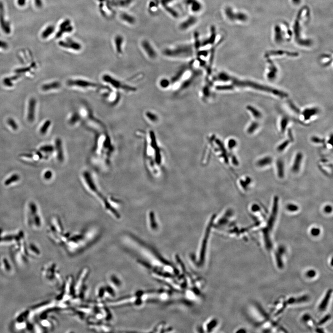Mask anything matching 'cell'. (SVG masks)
<instances>
[{
  "label": "cell",
  "mask_w": 333,
  "mask_h": 333,
  "mask_svg": "<svg viewBox=\"0 0 333 333\" xmlns=\"http://www.w3.org/2000/svg\"><path fill=\"white\" fill-rule=\"evenodd\" d=\"M251 210L254 212H257L261 210L260 207L257 204H253L251 207Z\"/></svg>",
  "instance_id": "obj_32"
},
{
  "label": "cell",
  "mask_w": 333,
  "mask_h": 333,
  "mask_svg": "<svg viewBox=\"0 0 333 333\" xmlns=\"http://www.w3.org/2000/svg\"><path fill=\"white\" fill-rule=\"evenodd\" d=\"M66 84L69 88L82 90H104L107 87V86H103V85L99 84L93 81L80 77H74L68 79L66 82Z\"/></svg>",
  "instance_id": "obj_3"
},
{
  "label": "cell",
  "mask_w": 333,
  "mask_h": 333,
  "mask_svg": "<svg viewBox=\"0 0 333 333\" xmlns=\"http://www.w3.org/2000/svg\"><path fill=\"white\" fill-rule=\"evenodd\" d=\"M247 110H249V112H251L253 116L255 118H260L261 117L262 115L261 113L259 112L257 109L254 108V107L251 106H247Z\"/></svg>",
  "instance_id": "obj_17"
},
{
  "label": "cell",
  "mask_w": 333,
  "mask_h": 333,
  "mask_svg": "<svg viewBox=\"0 0 333 333\" xmlns=\"http://www.w3.org/2000/svg\"><path fill=\"white\" fill-rule=\"evenodd\" d=\"M277 168L278 174L280 178H283L284 177V163L282 160H279L276 163Z\"/></svg>",
  "instance_id": "obj_13"
},
{
  "label": "cell",
  "mask_w": 333,
  "mask_h": 333,
  "mask_svg": "<svg viewBox=\"0 0 333 333\" xmlns=\"http://www.w3.org/2000/svg\"><path fill=\"white\" fill-rule=\"evenodd\" d=\"M44 178L46 180H50L52 177V173L51 171L49 170L46 172L44 175Z\"/></svg>",
  "instance_id": "obj_33"
},
{
  "label": "cell",
  "mask_w": 333,
  "mask_h": 333,
  "mask_svg": "<svg viewBox=\"0 0 333 333\" xmlns=\"http://www.w3.org/2000/svg\"><path fill=\"white\" fill-rule=\"evenodd\" d=\"M101 80L107 86L111 87V89L119 92H122L130 94L135 92L137 90L134 86L127 84L108 73L103 74L101 76Z\"/></svg>",
  "instance_id": "obj_2"
},
{
  "label": "cell",
  "mask_w": 333,
  "mask_h": 333,
  "mask_svg": "<svg viewBox=\"0 0 333 333\" xmlns=\"http://www.w3.org/2000/svg\"><path fill=\"white\" fill-rule=\"evenodd\" d=\"M171 84V82L168 79L163 78L162 79L160 82V86L162 88L165 89L168 88Z\"/></svg>",
  "instance_id": "obj_23"
},
{
  "label": "cell",
  "mask_w": 333,
  "mask_h": 333,
  "mask_svg": "<svg viewBox=\"0 0 333 333\" xmlns=\"http://www.w3.org/2000/svg\"><path fill=\"white\" fill-rule=\"evenodd\" d=\"M40 150L45 153H52L54 150V147L51 145H45L40 147Z\"/></svg>",
  "instance_id": "obj_20"
},
{
  "label": "cell",
  "mask_w": 333,
  "mask_h": 333,
  "mask_svg": "<svg viewBox=\"0 0 333 333\" xmlns=\"http://www.w3.org/2000/svg\"><path fill=\"white\" fill-rule=\"evenodd\" d=\"M321 230L318 227H312L310 230V234L313 237H317L320 235Z\"/></svg>",
  "instance_id": "obj_22"
},
{
  "label": "cell",
  "mask_w": 333,
  "mask_h": 333,
  "mask_svg": "<svg viewBox=\"0 0 333 333\" xmlns=\"http://www.w3.org/2000/svg\"><path fill=\"white\" fill-rule=\"evenodd\" d=\"M8 124L14 130H16L18 128V126L17 124L15 121V120L13 119L12 118L11 119L10 118V119H8Z\"/></svg>",
  "instance_id": "obj_24"
},
{
  "label": "cell",
  "mask_w": 333,
  "mask_h": 333,
  "mask_svg": "<svg viewBox=\"0 0 333 333\" xmlns=\"http://www.w3.org/2000/svg\"><path fill=\"white\" fill-rule=\"evenodd\" d=\"M286 209L288 211L291 212H295L299 210V207L294 204H288L286 207Z\"/></svg>",
  "instance_id": "obj_21"
},
{
  "label": "cell",
  "mask_w": 333,
  "mask_h": 333,
  "mask_svg": "<svg viewBox=\"0 0 333 333\" xmlns=\"http://www.w3.org/2000/svg\"><path fill=\"white\" fill-rule=\"evenodd\" d=\"M62 84L59 81H54L52 82L44 84L42 87V89L44 91L58 89L61 87Z\"/></svg>",
  "instance_id": "obj_10"
},
{
  "label": "cell",
  "mask_w": 333,
  "mask_h": 333,
  "mask_svg": "<svg viewBox=\"0 0 333 333\" xmlns=\"http://www.w3.org/2000/svg\"><path fill=\"white\" fill-rule=\"evenodd\" d=\"M331 294H332V290H329L327 292L326 294H325L324 297L321 299V301L318 306V310L319 311L322 312L325 311L326 310L329 304Z\"/></svg>",
  "instance_id": "obj_6"
},
{
  "label": "cell",
  "mask_w": 333,
  "mask_h": 333,
  "mask_svg": "<svg viewBox=\"0 0 333 333\" xmlns=\"http://www.w3.org/2000/svg\"><path fill=\"white\" fill-rule=\"evenodd\" d=\"M34 221H35V224H36L37 225V226H40V217H39L38 216V215H37V214L35 215V216H34Z\"/></svg>",
  "instance_id": "obj_34"
},
{
  "label": "cell",
  "mask_w": 333,
  "mask_h": 333,
  "mask_svg": "<svg viewBox=\"0 0 333 333\" xmlns=\"http://www.w3.org/2000/svg\"><path fill=\"white\" fill-rule=\"evenodd\" d=\"M20 180V176L17 174H13L9 178L6 180L5 182V185L6 186H8L13 182H16Z\"/></svg>",
  "instance_id": "obj_18"
},
{
  "label": "cell",
  "mask_w": 333,
  "mask_h": 333,
  "mask_svg": "<svg viewBox=\"0 0 333 333\" xmlns=\"http://www.w3.org/2000/svg\"><path fill=\"white\" fill-rule=\"evenodd\" d=\"M145 116H146V118L149 120H150V122L156 123V122L158 121V118L157 116L155 113L150 112V111H148L147 112L145 113Z\"/></svg>",
  "instance_id": "obj_16"
},
{
  "label": "cell",
  "mask_w": 333,
  "mask_h": 333,
  "mask_svg": "<svg viewBox=\"0 0 333 333\" xmlns=\"http://www.w3.org/2000/svg\"><path fill=\"white\" fill-rule=\"evenodd\" d=\"M285 247L283 246L279 247L277 251H276V253L275 254V262L277 266L280 269H282L284 267L283 259L284 255L286 253V250Z\"/></svg>",
  "instance_id": "obj_4"
},
{
  "label": "cell",
  "mask_w": 333,
  "mask_h": 333,
  "mask_svg": "<svg viewBox=\"0 0 333 333\" xmlns=\"http://www.w3.org/2000/svg\"><path fill=\"white\" fill-rule=\"evenodd\" d=\"M36 106V99L34 98H32L29 101V107H28L27 118L29 122H33L35 120Z\"/></svg>",
  "instance_id": "obj_5"
},
{
  "label": "cell",
  "mask_w": 333,
  "mask_h": 333,
  "mask_svg": "<svg viewBox=\"0 0 333 333\" xmlns=\"http://www.w3.org/2000/svg\"><path fill=\"white\" fill-rule=\"evenodd\" d=\"M269 64H270V70L269 73H268L267 77L269 80H274L275 78L276 73L278 72L277 69L270 60L269 62Z\"/></svg>",
  "instance_id": "obj_12"
},
{
  "label": "cell",
  "mask_w": 333,
  "mask_h": 333,
  "mask_svg": "<svg viewBox=\"0 0 333 333\" xmlns=\"http://www.w3.org/2000/svg\"><path fill=\"white\" fill-rule=\"evenodd\" d=\"M237 141L234 139H231L228 141V145L230 149H232L237 146Z\"/></svg>",
  "instance_id": "obj_29"
},
{
  "label": "cell",
  "mask_w": 333,
  "mask_h": 333,
  "mask_svg": "<svg viewBox=\"0 0 333 333\" xmlns=\"http://www.w3.org/2000/svg\"><path fill=\"white\" fill-rule=\"evenodd\" d=\"M318 113V109L316 108H309L304 110V118L305 119L308 120L311 117L317 114Z\"/></svg>",
  "instance_id": "obj_14"
},
{
  "label": "cell",
  "mask_w": 333,
  "mask_h": 333,
  "mask_svg": "<svg viewBox=\"0 0 333 333\" xmlns=\"http://www.w3.org/2000/svg\"><path fill=\"white\" fill-rule=\"evenodd\" d=\"M289 143V141H288L287 140L284 142L282 144H281L279 147H278V150L279 151H283L288 146Z\"/></svg>",
  "instance_id": "obj_28"
},
{
  "label": "cell",
  "mask_w": 333,
  "mask_h": 333,
  "mask_svg": "<svg viewBox=\"0 0 333 333\" xmlns=\"http://www.w3.org/2000/svg\"><path fill=\"white\" fill-rule=\"evenodd\" d=\"M316 274H317V273H316V271H314V270H309L305 273V276H306V277L309 278V279H312V278H314V277L316 276Z\"/></svg>",
  "instance_id": "obj_26"
},
{
  "label": "cell",
  "mask_w": 333,
  "mask_h": 333,
  "mask_svg": "<svg viewBox=\"0 0 333 333\" xmlns=\"http://www.w3.org/2000/svg\"><path fill=\"white\" fill-rule=\"evenodd\" d=\"M82 119L81 113L74 112L69 115L68 122L70 126H74L78 125L82 121Z\"/></svg>",
  "instance_id": "obj_7"
},
{
  "label": "cell",
  "mask_w": 333,
  "mask_h": 333,
  "mask_svg": "<svg viewBox=\"0 0 333 333\" xmlns=\"http://www.w3.org/2000/svg\"><path fill=\"white\" fill-rule=\"evenodd\" d=\"M51 124H52V122L49 120H47L46 121H45L41 127L40 128V130H39L40 134L41 135H43L47 133V131H48L49 128L51 126Z\"/></svg>",
  "instance_id": "obj_15"
},
{
  "label": "cell",
  "mask_w": 333,
  "mask_h": 333,
  "mask_svg": "<svg viewBox=\"0 0 333 333\" xmlns=\"http://www.w3.org/2000/svg\"><path fill=\"white\" fill-rule=\"evenodd\" d=\"M54 31V27L52 26H49L47 27L42 32V37L44 39L47 38L48 36H50L52 33Z\"/></svg>",
  "instance_id": "obj_19"
},
{
  "label": "cell",
  "mask_w": 333,
  "mask_h": 333,
  "mask_svg": "<svg viewBox=\"0 0 333 333\" xmlns=\"http://www.w3.org/2000/svg\"><path fill=\"white\" fill-rule=\"evenodd\" d=\"M8 47V45L7 44L4 42H2V41L0 40V48H2V49H7Z\"/></svg>",
  "instance_id": "obj_35"
},
{
  "label": "cell",
  "mask_w": 333,
  "mask_h": 333,
  "mask_svg": "<svg viewBox=\"0 0 333 333\" xmlns=\"http://www.w3.org/2000/svg\"><path fill=\"white\" fill-rule=\"evenodd\" d=\"M55 149L57 151L58 160L60 162H62L64 159V154L62 141L60 138H57L55 140Z\"/></svg>",
  "instance_id": "obj_9"
},
{
  "label": "cell",
  "mask_w": 333,
  "mask_h": 333,
  "mask_svg": "<svg viewBox=\"0 0 333 333\" xmlns=\"http://www.w3.org/2000/svg\"><path fill=\"white\" fill-rule=\"evenodd\" d=\"M288 119L286 118H283L282 120L281 123V130H282V132H284L285 130V128H286V126L288 125Z\"/></svg>",
  "instance_id": "obj_27"
},
{
  "label": "cell",
  "mask_w": 333,
  "mask_h": 333,
  "mask_svg": "<svg viewBox=\"0 0 333 333\" xmlns=\"http://www.w3.org/2000/svg\"><path fill=\"white\" fill-rule=\"evenodd\" d=\"M273 162V159L270 156H265L261 159H259L256 163V164L259 167L262 168L271 164Z\"/></svg>",
  "instance_id": "obj_11"
},
{
  "label": "cell",
  "mask_w": 333,
  "mask_h": 333,
  "mask_svg": "<svg viewBox=\"0 0 333 333\" xmlns=\"http://www.w3.org/2000/svg\"><path fill=\"white\" fill-rule=\"evenodd\" d=\"M303 158V154L300 152L296 155L291 167V170L294 173H297L300 170Z\"/></svg>",
  "instance_id": "obj_8"
},
{
  "label": "cell",
  "mask_w": 333,
  "mask_h": 333,
  "mask_svg": "<svg viewBox=\"0 0 333 333\" xmlns=\"http://www.w3.org/2000/svg\"><path fill=\"white\" fill-rule=\"evenodd\" d=\"M29 206L31 210L32 214L35 215L36 214L37 211V207H36V205L34 203L32 202L30 204Z\"/></svg>",
  "instance_id": "obj_30"
},
{
  "label": "cell",
  "mask_w": 333,
  "mask_h": 333,
  "mask_svg": "<svg viewBox=\"0 0 333 333\" xmlns=\"http://www.w3.org/2000/svg\"><path fill=\"white\" fill-rule=\"evenodd\" d=\"M278 202H279L278 198L275 197L274 200V204H273L272 213L269 219L268 220L267 226L262 230L264 245L265 247H266V249L268 251H271L273 247L272 240L271 239V233L274 228L277 216L278 208H279Z\"/></svg>",
  "instance_id": "obj_1"
},
{
  "label": "cell",
  "mask_w": 333,
  "mask_h": 333,
  "mask_svg": "<svg viewBox=\"0 0 333 333\" xmlns=\"http://www.w3.org/2000/svg\"><path fill=\"white\" fill-rule=\"evenodd\" d=\"M333 208L331 205H327L323 208V211L326 214H330L332 212Z\"/></svg>",
  "instance_id": "obj_31"
},
{
  "label": "cell",
  "mask_w": 333,
  "mask_h": 333,
  "mask_svg": "<svg viewBox=\"0 0 333 333\" xmlns=\"http://www.w3.org/2000/svg\"><path fill=\"white\" fill-rule=\"evenodd\" d=\"M258 123H256V122H254V123H252L250 126H249L248 128L247 129V132L249 133H253L254 131L256 130V129L258 127Z\"/></svg>",
  "instance_id": "obj_25"
}]
</instances>
